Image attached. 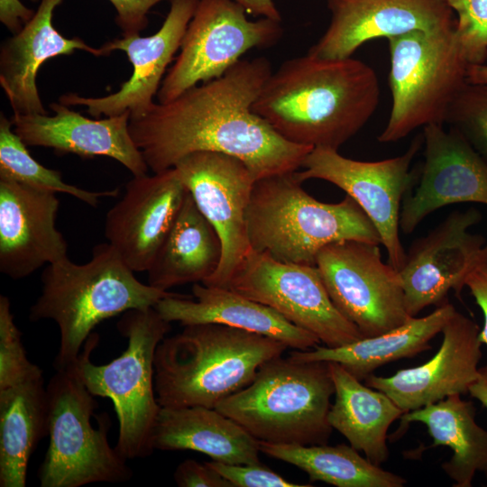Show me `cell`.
I'll return each instance as SVG.
<instances>
[{"label":"cell","instance_id":"4dcf8cb0","mask_svg":"<svg viewBox=\"0 0 487 487\" xmlns=\"http://www.w3.org/2000/svg\"><path fill=\"white\" fill-rule=\"evenodd\" d=\"M261 453L290 464L337 487H403L406 480L359 455L351 445H299L259 441Z\"/></svg>","mask_w":487,"mask_h":487},{"label":"cell","instance_id":"ba28073f","mask_svg":"<svg viewBox=\"0 0 487 487\" xmlns=\"http://www.w3.org/2000/svg\"><path fill=\"white\" fill-rule=\"evenodd\" d=\"M392 96L390 117L378 136L393 142L419 127L444 124L455 98L467 83L470 64L450 29L414 31L388 39Z\"/></svg>","mask_w":487,"mask_h":487},{"label":"cell","instance_id":"52a82bcc","mask_svg":"<svg viewBox=\"0 0 487 487\" xmlns=\"http://www.w3.org/2000/svg\"><path fill=\"white\" fill-rule=\"evenodd\" d=\"M126 349L110 363L90 360L99 336L92 333L73 363L83 384L95 397L113 401L119 422L116 450L127 460L150 455L152 433L161 409L155 392L154 359L170 323L154 307L130 309L117 323Z\"/></svg>","mask_w":487,"mask_h":487},{"label":"cell","instance_id":"d4e9b609","mask_svg":"<svg viewBox=\"0 0 487 487\" xmlns=\"http://www.w3.org/2000/svg\"><path fill=\"white\" fill-rule=\"evenodd\" d=\"M152 443L153 449L194 450L224 464H261L259 440L216 409L161 407Z\"/></svg>","mask_w":487,"mask_h":487},{"label":"cell","instance_id":"e575fe53","mask_svg":"<svg viewBox=\"0 0 487 487\" xmlns=\"http://www.w3.org/2000/svg\"><path fill=\"white\" fill-rule=\"evenodd\" d=\"M457 14L455 33L470 65L487 60V0H447Z\"/></svg>","mask_w":487,"mask_h":487},{"label":"cell","instance_id":"f546056e","mask_svg":"<svg viewBox=\"0 0 487 487\" xmlns=\"http://www.w3.org/2000/svg\"><path fill=\"white\" fill-rule=\"evenodd\" d=\"M48 435V401L38 374L0 390V486L25 487L29 459Z\"/></svg>","mask_w":487,"mask_h":487},{"label":"cell","instance_id":"74e56055","mask_svg":"<svg viewBox=\"0 0 487 487\" xmlns=\"http://www.w3.org/2000/svg\"><path fill=\"white\" fill-rule=\"evenodd\" d=\"M174 480L180 487H232L231 483L212 469L207 462L188 459L175 470Z\"/></svg>","mask_w":487,"mask_h":487},{"label":"cell","instance_id":"d590c367","mask_svg":"<svg viewBox=\"0 0 487 487\" xmlns=\"http://www.w3.org/2000/svg\"><path fill=\"white\" fill-rule=\"evenodd\" d=\"M207 464L225 480L232 487H308L310 484H298L284 479L267 467L257 464H229L216 461Z\"/></svg>","mask_w":487,"mask_h":487},{"label":"cell","instance_id":"277c9868","mask_svg":"<svg viewBox=\"0 0 487 487\" xmlns=\"http://www.w3.org/2000/svg\"><path fill=\"white\" fill-rule=\"evenodd\" d=\"M41 295L30 308L31 321H54L60 331L55 369L73 364L94 328L130 309L147 308L174 293L141 282L109 244H96L83 264L69 257L41 273Z\"/></svg>","mask_w":487,"mask_h":487},{"label":"cell","instance_id":"b9f144b4","mask_svg":"<svg viewBox=\"0 0 487 487\" xmlns=\"http://www.w3.org/2000/svg\"><path fill=\"white\" fill-rule=\"evenodd\" d=\"M468 392L487 408V363L479 368L478 376L470 385Z\"/></svg>","mask_w":487,"mask_h":487},{"label":"cell","instance_id":"9c48e42d","mask_svg":"<svg viewBox=\"0 0 487 487\" xmlns=\"http://www.w3.org/2000/svg\"><path fill=\"white\" fill-rule=\"evenodd\" d=\"M46 391L50 444L39 468L40 485L80 487L130 480L127 459L109 445L108 415L102 414L98 429L91 424L97 403L74 364L56 370Z\"/></svg>","mask_w":487,"mask_h":487},{"label":"cell","instance_id":"83f0119b","mask_svg":"<svg viewBox=\"0 0 487 487\" xmlns=\"http://www.w3.org/2000/svg\"><path fill=\"white\" fill-rule=\"evenodd\" d=\"M335 386V402L328 422L376 465L389 458L387 433L403 410L385 393L363 384L337 363L328 362Z\"/></svg>","mask_w":487,"mask_h":487},{"label":"cell","instance_id":"e0dca14e","mask_svg":"<svg viewBox=\"0 0 487 487\" xmlns=\"http://www.w3.org/2000/svg\"><path fill=\"white\" fill-rule=\"evenodd\" d=\"M198 0H170V11L161 28L152 35L123 36L100 48L106 55L124 51L133 65L130 78L118 91L102 97L81 96L76 93L62 95L59 102L66 106H85L87 113L99 117L131 114L144 115L155 103L163 75L180 48L183 36L196 11Z\"/></svg>","mask_w":487,"mask_h":487},{"label":"cell","instance_id":"7bdbcfd3","mask_svg":"<svg viewBox=\"0 0 487 487\" xmlns=\"http://www.w3.org/2000/svg\"><path fill=\"white\" fill-rule=\"evenodd\" d=\"M467 81L487 84V64L470 65L467 71Z\"/></svg>","mask_w":487,"mask_h":487},{"label":"cell","instance_id":"30bf717a","mask_svg":"<svg viewBox=\"0 0 487 487\" xmlns=\"http://www.w3.org/2000/svg\"><path fill=\"white\" fill-rule=\"evenodd\" d=\"M246 14L234 0H198L179 54L157 93L159 103L223 76L246 51L271 47L280 39V21H251Z\"/></svg>","mask_w":487,"mask_h":487},{"label":"cell","instance_id":"4316f807","mask_svg":"<svg viewBox=\"0 0 487 487\" xmlns=\"http://www.w3.org/2000/svg\"><path fill=\"white\" fill-rule=\"evenodd\" d=\"M220 237L188 191L175 222L148 272V284L168 291L175 286L204 283L217 270Z\"/></svg>","mask_w":487,"mask_h":487},{"label":"cell","instance_id":"1f68e13d","mask_svg":"<svg viewBox=\"0 0 487 487\" xmlns=\"http://www.w3.org/2000/svg\"><path fill=\"white\" fill-rule=\"evenodd\" d=\"M12 119L0 115V179L17 182L37 189L64 193L96 207L105 197H116L118 188L89 191L65 182L60 171L35 161L26 144L12 130Z\"/></svg>","mask_w":487,"mask_h":487},{"label":"cell","instance_id":"ab89813d","mask_svg":"<svg viewBox=\"0 0 487 487\" xmlns=\"http://www.w3.org/2000/svg\"><path fill=\"white\" fill-rule=\"evenodd\" d=\"M34 13L20 0H0V21L13 34L20 32Z\"/></svg>","mask_w":487,"mask_h":487},{"label":"cell","instance_id":"60d3db41","mask_svg":"<svg viewBox=\"0 0 487 487\" xmlns=\"http://www.w3.org/2000/svg\"><path fill=\"white\" fill-rule=\"evenodd\" d=\"M242 5L247 14L254 16L281 21V16L277 9L274 0H234Z\"/></svg>","mask_w":487,"mask_h":487},{"label":"cell","instance_id":"5b68a950","mask_svg":"<svg viewBox=\"0 0 487 487\" xmlns=\"http://www.w3.org/2000/svg\"><path fill=\"white\" fill-rule=\"evenodd\" d=\"M296 171L255 180L246 211L252 250L284 262L316 265L320 250L335 242L381 244L376 227L352 197L320 202L304 190Z\"/></svg>","mask_w":487,"mask_h":487},{"label":"cell","instance_id":"cb8c5ba5","mask_svg":"<svg viewBox=\"0 0 487 487\" xmlns=\"http://www.w3.org/2000/svg\"><path fill=\"white\" fill-rule=\"evenodd\" d=\"M63 0H41L32 19L20 32L7 38L0 48V85L14 114L46 115L36 86L40 67L49 59L85 51L94 56H106L82 39L61 35L52 25L55 8Z\"/></svg>","mask_w":487,"mask_h":487},{"label":"cell","instance_id":"836d02e7","mask_svg":"<svg viewBox=\"0 0 487 487\" xmlns=\"http://www.w3.org/2000/svg\"><path fill=\"white\" fill-rule=\"evenodd\" d=\"M41 373L27 357L9 299L0 295V390Z\"/></svg>","mask_w":487,"mask_h":487},{"label":"cell","instance_id":"8d00e7d4","mask_svg":"<svg viewBox=\"0 0 487 487\" xmlns=\"http://www.w3.org/2000/svg\"><path fill=\"white\" fill-rule=\"evenodd\" d=\"M38 1V0H32ZM116 11L115 22L123 36L139 34L148 25V13L162 0H109Z\"/></svg>","mask_w":487,"mask_h":487},{"label":"cell","instance_id":"6da1fadb","mask_svg":"<svg viewBox=\"0 0 487 487\" xmlns=\"http://www.w3.org/2000/svg\"><path fill=\"white\" fill-rule=\"evenodd\" d=\"M271 73L264 57L240 60L223 76L130 117L131 136L149 169L161 172L205 151L239 158L256 180L301 168L313 148L285 140L252 109Z\"/></svg>","mask_w":487,"mask_h":487},{"label":"cell","instance_id":"ac0fdd59","mask_svg":"<svg viewBox=\"0 0 487 487\" xmlns=\"http://www.w3.org/2000/svg\"><path fill=\"white\" fill-rule=\"evenodd\" d=\"M187 192L175 168L127 182L121 199L106 213L105 236L132 271L149 270Z\"/></svg>","mask_w":487,"mask_h":487},{"label":"cell","instance_id":"9a60e30c","mask_svg":"<svg viewBox=\"0 0 487 487\" xmlns=\"http://www.w3.org/2000/svg\"><path fill=\"white\" fill-rule=\"evenodd\" d=\"M481 219L475 208L455 210L412 242L399 271L409 317L447 302L451 289L460 295L486 245L482 235L469 231Z\"/></svg>","mask_w":487,"mask_h":487},{"label":"cell","instance_id":"8fae6325","mask_svg":"<svg viewBox=\"0 0 487 487\" xmlns=\"http://www.w3.org/2000/svg\"><path fill=\"white\" fill-rule=\"evenodd\" d=\"M316 266L335 308L363 337L411 318L399 271L382 262L379 244L356 240L330 244L317 253Z\"/></svg>","mask_w":487,"mask_h":487},{"label":"cell","instance_id":"7a4b0ae2","mask_svg":"<svg viewBox=\"0 0 487 487\" xmlns=\"http://www.w3.org/2000/svg\"><path fill=\"white\" fill-rule=\"evenodd\" d=\"M379 98L377 75L366 63L307 54L272 72L252 109L292 143L338 151L367 124Z\"/></svg>","mask_w":487,"mask_h":487},{"label":"cell","instance_id":"5bb4252c","mask_svg":"<svg viewBox=\"0 0 487 487\" xmlns=\"http://www.w3.org/2000/svg\"><path fill=\"white\" fill-rule=\"evenodd\" d=\"M198 208L216 230L223 254L216 271L204 283L227 288L251 251L246 211L255 178L239 158L217 152H196L173 167Z\"/></svg>","mask_w":487,"mask_h":487},{"label":"cell","instance_id":"7402d4cb","mask_svg":"<svg viewBox=\"0 0 487 487\" xmlns=\"http://www.w3.org/2000/svg\"><path fill=\"white\" fill-rule=\"evenodd\" d=\"M50 108L55 112L52 116L14 114V132L26 146L51 148L81 158L109 157L133 176L147 174L149 167L129 131V112L99 120L87 118L60 102L50 104Z\"/></svg>","mask_w":487,"mask_h":487},{"label":"cell","instance_id":"44dd1931","mask_svg":"<svg viewBox=\"0 0 487 487\" xmlns=\"http://www.w3.org/2000/svg\"><path fill=\"white\" fill-rule=\"evenodd\" d=\"M57 193L0 179V271L21 280L68 258Z\"/></svg>","mask_w":487,"mask_h":487},{"label":"cell","instance_id":"4fadbf2b","mask_svg":"<svg viewBox=\"0 0 487 487\" xmlns=\"http://www.w3.org/2000/svg\"><path fill=\"white\" fill-rule=\"evenodd\" d=\"M422 143L423 136L418 135L404 153L378 161L352 160L337 150L314 148L296 176L301 182L326 180L352 197L376 227L388 262L400 271L406 258L400 238L401 202L415 176L410 166Z\"/></svg>","mask_w":487,"mask_h":487},{"label":"cell","instance_id":"2e32d148","mask_svg":"<svg viewBox=\"0 0 487 487\" xmlns=\"http://www.w3.org/2000/svg\"><path fill=\"white\" fill-rule=\"evenodd\" d=\"M424 162L401 202L400 229L411 234L429 214L446 206L487 205V162L454 127H423Z\"/></svg>","mask_w":487,"mask_h":487},{"label":"cell","instance_id":"8992f818","mask_svg":"<svg viewBox=\"0 0 487 487\" xmlns=\"http://www.w3.org/2000/svg\"><path fill=\"white\" fill-rule=\"evenodd\" d=\"M335 394L328 362L281 356L263 363L254 380L216 409L259 441L299 445L327 443Z\"/></svg>","mask_w":487,"mask_h":487},{"label":"cell","instance_id":"603a6c76","mask_svg":"<svg viewBox=\"0 0 487 487\" xmlns=\"http://www.w3.org/2000/svg\"><path fill=\"white\" fill-rule=\"evenodd\" d=\"M194 299L172 294L161 299L155 308L166 321L182 326L219 324L279 340L289 348L306 351L320 340L284 318L271 308L228 288L195 283Z\"/></svg>","mask_w":487,"mask_h":487},{"label":"cell","instance_id":"7c38bea8","mask_svg":"<svg viewBox=\"0 0 487 487\" xmlns=\"http://www.w3.org/2000/svg\"><path fill=\"white\" fill-rule=\"evenodd\" d=\"M227 288L271 308L326 346L363 337L332 302L316 265L284 262L251 249Z\"/></svg>","mask_w":487,"mask_h":487},{"label":"cell","instance_id":"f1b7e54d","mask_svg":"<svg viewBox=\"0 0 487 487\" xmlns=\"http://www.w3.org/2000/svg\"><path fill=\"white\" fill-rule=\"evenodd\" d=\"M411 422L424 424L433 444L453 451L442 464L455 487H471L478 472L487 475V430L475 421V409L461 394H453L435 403L405 412L400 417L398 435ZM395 434V435H396Z\"/></svg>","mask_w":487,"mask_h":487},{"label":"cell","instance_id":"ffe728a7","mask_svg":"<svg viewBox=\"0 0 487 487\" xmlns=\"http://www.w3.org/2000/svg\"><path fill=\"white\" fill-rule=\"evenodd\" d=\"M480 331L473 319L456 310L443 327L442 344L431 359L391 376L371 374L364 382L385 393L404 413L467 393L482 356Z\"/></svg>","mask_w":487,"mask_h":487},{"label":"cell","instance_id":"d6a6232c","mask_svg":"<svg viewBox=\"0 0 487 487\" xmlns=\"http://www.w3.org/2000/svg\"><path fill=\"white\" fill-rule=\"evenodd\" d=\"M445 124L455 128L487 162V84L467 81L450 106Z\"/></svg>","mask_w":487,"mask_h":487},{"label":"cell","instance_id":"3957f363","mask_svg":"<svg viewBox=\"0 0 487 487\" xmlns=\"http://www.w3.org/2000/svg\"><path fill=\"white\" fill-rule=\"evenodd\" d=\"M282 342L224 325L185 326L158 345L155 392L165 408L211 409L248 386L260 367L281 356Z\"/></svg>","mask_w":487,"mask_h":487},{"label":"cell","instance_id":"484cf974","mask_svg":"<svg viewBox=\"0 0 487 487\" xmlns=\"http://www.w3.org/2000/svg\"><path fill=\"white\" fill-rule=\"evenodd\" d=\"M455 311V308L447 301L430 314L411 317L381 335L363 337L335 347L317 345L313 350H296L289 357L297 362L337 363L353 376L364 381L386 363L428 350L429 342L441 333Z\"/></svg>","mask_w":487,"mask_h":487},{"label":"cell","instance_id":"f35d334b","mask_svg":"<svg viewBox=\"0 0 487 487\" xmlns=\"http://www.w3.org/2000/svg\"><path fill=\"white\" fill-rule=\"evenodd\" d=\"M483 314V327L480 331L482 345H487V244L483 253L464 282Z\"/></svg>","mask_w":487,"mask_h":487},{"label":"cell","instance_id":"d6986e66","mask_svg":"<svg viewBox=\"0 0 487 487\" xmlns=\"http://www.w3.org/2000/svg\"><path fill=\"white\" fill-rule=\"evenodd\" d=\"M331 22L308 51L326 60H340L364 42L390 39L414 31L435 32L455 26L447 0H326Z\"/></svg>","mask_w":487,"mask_h":487}]
</instances>
